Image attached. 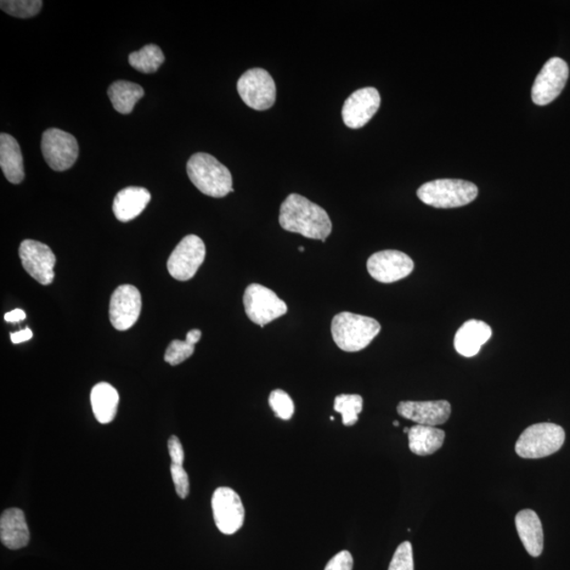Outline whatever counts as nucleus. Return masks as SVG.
Masks as SVG:
<instances>
[{
	"mask_svg": "<svg viewBox=\"0 0 570 570\" xmlns=\"http://www.w3.org/2000/svg\"><path fill=\"white\" fill-rule=\"evenodd\" d=\"M279 223L290 233L325 242L332 231L329 214L306 197L292 194L280 207Z\"/></svg>",
	"mask_w": 570,
	"mask_h": 570,
	"instance_id": "obj_1",
	"label": "nucleus"
},
{
	"mask_svg": "<svg viewBox=\"0 0 570 570\" xmlns=\"http://www.w3.org/2000/svg\"><path fill=\"white\" fill-rule=\"evenodd\" d=\"M332 336L344 352H359L380 334L381 326L374 318L349 312L337 314L332 321Z\"/></svg>",
	"mask_w": 570,
	"mask_h": 570,
	"instance_id": "obj_2",
	"label": "nucleus"
},
{
	"mask_svg": "<svg viewBox=\"0 0 570 570\" xmlns=\"http://www.w3.org/2000/svg\"><path fill=\"white\" fill-rule=\"evenodd\" d=\"M188 174L191 183L206 196L223 197L234 191L233 177L229 168L205 152L190 157Z\"/></svg>",
	"mask_w": 570,
	"mask_h": 570,
	"instance_id": "obj_3",
	"label": "nucleus"
},
{
	"mask_svg": "<svg viewBox=\"0 0 570 570\" xmlns=\"http://www.w3.org/2000/svg\"><path fill=\"white\" fill-rule=\"evenodd\" d=\"M478 195L476 184L456 179L434 180L417 190V197L421 202L436 208L465 206L476 200Z\"/></svg>",
	"mask_w": 570,
	"mask_h": 570,
	"instance_id": "obj_4",
	"label": "nucleus"
},
{
	"mask_svg": "<svg viewBox=\"0 0 570 570\" xmlns=\"http://www.w3.org/2000/svg\"><path fill=\"white\" fill-rule=\"evenodd\" d=\"M566 442V431L552 422H541L525 430L516 444V453L523 459H542L558 453Z\"/></svg>",
	"mask_w": 570,
	"mask_h": 570,
	"instance_id": "obj_5",
	"label": "nucleus"
},
{
	"mask_svg": "<svg viewBox=\"0 0 570 570\" xmlns=\"http://www.w3.org/2000/svg\"><path fill=\"white\" fill-rule=\"evenodd\" d=\"M244 304L247 317L261 327L287 312L285 302L281 301L275 292L258 284L246 287Z\"/></svg>",
	"mask_w": 570,
	"mask_h": 570,
	"instance_id": "obj_6",
	"label": "nucleus"
},
{
	"mask_svg": "<svg viewBox=\"0 0 570 570\" xmlns=\"http://www.w3.org/2000/svg\"><path fill=\"white\" fill-rule=\"evenodd\" d=\"M242 100L252 109L268 110L275 104L276 84L272 76L261 68L248 70L237 84Z\"/></svg>",
	"mask_w": 570,
	"mask_h": 570,
	"instance_id": "obj_7",
	"label": "nucleus"
},
{
	"mask_svg": "<svg viewBox=\"0 0 570 570\" xmlns=\"http://www.w3.org/2000/svg\"><path fill=\"white\" fill-rule=\"evenodd\" d=\"M205 245L200 237L186 236L174 248L168 259V272L174 279L188 281L194 277L197 269L205 262Z\"/></svg>",
	"mask_w": 570,
	"mask_h": 570,
	"instance_id": "obj_8",
	"label": "nucleus"
},
{
	"mask_svg": "<svg viewBox=\"0 0 570 570\" xmlns=\"http://www.w3.org/2000/svg\"><path fill=\"white\" fill-rule=\"evenodd\" d=\"M78 143L72 134L58 128L44 132L42 152L44 161L55 172H65L75 165L78 157Z\"/></svg>",
	"mask_w": 570,
	"mask_h": 570,
	"instance_id": "obj_9",
	"label": "nucleus"
},
{
	"mask_svg": "<svg viewBox=\"0 0 570 570\" xmlns=\"http://www.w3.org/2000/svg\"><path fill=\"white\" fill-rule=\"evenodd\" d=\"M213 520L224 534H234L244 526L245 510L238 494L229 487L214 491L212 499Z\"/></svg>",
	"mask_w": 570,
	"mask_h": 570,
	"instance_id": "obj_10",
	"label": "nucleus"
},
{
	"mask_svg": "<svg viewBox=\"0 0 570 570\" xmlns=\"http://www.w3.org/2000/svg\"><path fill=\"white\" fill-rule=\"evenodd\" d=\"M366 269L374 278L381 284H393L402 280L413 272L414 262L403 252L381 251L373 253L366 262Z\"/></svg>",
	"mask_w": 570,
	"mask_h": 570,
	"instance_id": "obj_11",
	"label": "nucleus"
},
{
	"mask_svg": "<svg viewBox=\"0 0 570 570\" xmlns=\"http://www.w3.org/2000/svg\"><path fill=\"white\" fill-rule=\"evenodd\" d=\"M569 69L566 60L552 58L542 68L535 78L532 98L534 103L545 106L555 100L562 92L568 80Z\"/></svg>",
	"mask_w": 570,
	"mask_h": 570,
	"instance_id": "obj_12",
	"label": "nucleus"
},
{
	"mask_svg": "<svg viewBox=\"0 0 570 570\" xmlns=\"http://www.w3.org/2000/svg\"><path fill=\"white\" fill-rule=\"evenodd\" d=\"M20 257L26 272L43 285L54 280L55 255L51 248L36 240H25L20 246Z\"/></svg>",
	"mask_w": 570,
	"mask_h": 570,
	"instance_id": "obj_13",
	"label": "nucleus"
},
{
	"mask_svg": "<svg viewBox=\"0 0 570 570\" xmlns=\"http://www.w3.org/2000/svg\"><path fill=\"white\" fill-rule=\"evenodd\" d=\"M140 309H142V297L137 287L131 285H123L112 293L109 308L111 325L118 331L131 329L137 323Z\"/></svg>",
	"mask_w": 570,
	"mask_h": 570,
	"instance_id": "obj_14",
	"label": "nucleus"
},
{
	"mask_svg": "<svg viewBox=\"0 0 570 570\" xmlns=\"http://www.w3.org/2000/svg\"><path fill=\"white\" fill-rule=\"evenodd\" d=\"M381 94L373 87L358 89L342 107V120L346 126L352 129L364 127L380 109Z\"/></svg>",
	"mask_w": 570,
	"mask_h": 570,
	"instance_id": "obj_15",
	"label": "nucleus"
},
{
	"mask_svg": "<svg viewBox=\"0 0 570 570\" xmlns=\"http://www.w3.org/2000/svg\"><path fill=\"white\" fill-rule=\"evenodd\" d=\"M397 412L400 416L417 425L437 427L449 420L451 405L447 400L402 402L397 405Z\"/></svg>",
	"mask_w": 570,
	"mask_h": 570,
	"instance_id": "obj_16",
	"label": "nucleus"
},
{
	"mask_svg": "<svg viewBox=\"0 0 570 570\" xmlns=\"http://www.w3.org/2000/svg\"><path fill=\"white\" fill-rule=\"evenodd\" d=\"M0 540L9 550L24 549L30 541V530L28 527L24 511L19 508H10L3 512L0 518Z\"/></svg>",
	"mask_w": 570,
	"mask_h": 570,
	"instance_id": "obj_17",
	"label": "nucleus"
},
{
	"mask_svg": "<svg viewBox=\"0 0 570 570\" xmlns=\"http://www.w3.org/2000/svg\"><path fill=\"white\" fill-rule=\"evenodd\" d=\"M491 336L493 330L489 325L481 320H468L456 332L454 348L462 357H473L481 351Z\"/></svg>",
	"mask_w": 570,
	"mask_h": 570,
	"instance_id": "obj_18",
	"label": "nucleus"
},
{
	"mask_svg": "<svg viewBox=\"0 0 570 570\" xmlns=\"http://www.w3.org/2000/svg\"><path fill=\"white\" fill-rule=\"evenodd\" d=\"M516 527L528 554L534 558L540 557L544 549V534L537 513L532 510L518 512Z\"/></svg>",
	"mask_w": 570,
	"mask_h": 570,
	"instance_id": "obj_19",
	"label": "nucleus"
},
{
	"mask_svg": "<svg viewBox=\"0 0 570 570\" xmlns=\"http://www.w3.org/2000/svg\"><path fill=\"white\" fill-rule=\"evenodd\" d=\"M151 195L144 188L124 189L118 191L114 200V213L121 222H129L140 216L149 205Z\"/></svg>",
	"mask_w": 570,
	"mask_h": 570,
	"instance_id": "obj_20",
	"label": "nucleus"
},
{
	"mask_svg": "<svg viewBox=\"0 0 570 570\" xmlns=\"http://www.w3.org/2000/svg\"><path fill=\"white\" fill-rule=\"evenodd\" d=\"M0 167L10 183L20 184L24 181V159L20 144L8 133L0 134Z\"/></svg>",
	"mask_w": 570,
	"mask_h": 570,
	"instance_id": "obj_21",
	"label": "nucleus"
},
{
	"mask_svg": "<svg viewBox=\"0 0 570 570\" xmlns=\"http://www.w3.org/2000/svg\"><path fill=\"white\" fill-rule=\"evenodd\" d=\"M92 405L95 419L100 424H109L116 419L120 397L115 387L110 383L100 382L92 391Z\"/></svg>",
	"mask_w": 570,
	"mask_h": 570,
	"instance_id": "obj_22",
	"label": "nucleus"
},
{
	"mask_svg": "<svg viewBox=\"0 0 570 570\" xmlns=\"http://www.w3.org/2000/svg\"><path fill=\"white\" fill-rule=\"evenodd\" d=\"M408 438L411 453L426 456L442 448L446 433L437 427L416 425L410 428Z\"/></svg>",
	"mask_w": 570,
	"mask_h": 570,
	"instance_id": "obj_23",
	"label": "nucleus"
},
{
	"mask_svg": "<svg viewBox=\"0 0 570 570\" xmlns=\"http://www.w3.org/2000/svg\"><path fill=\"white\" fill-rule=\"evenodd\" d=\"M108 97L118 114L129 115L144 97V89L135 83L116 81L109 87Z\"/></svg>",
	"mask_w": 570,
	"mask_h": 570,
	"instance_id": "obj_24",
	"label": "nucleus"
},
{
	"mask_svg": "<svg viewBox=\"0 0 570 570\" xmlns=\"http://www.w3.org/2000/svg\"><path fill=\"white\" fill-rule=\"evenodd\" d=\"M165 61L163 51L157 44H147L129 55V64L133 69L142 73H155Z\"/></svg>",
	"mask_w": 570,
	"mask_h": 570,
	"instance_id": "obj_25",
	"label": "nucleus"
},
{
	"mask_svg": "<svg viewBox=\"0 0 570 570\" xmlns=\"http://www.w3.org/2000/svg\"><path fill=\"white\" fill-rule=\"evenodd\" d=\"M202 333L200 330H191L189 332L186 340L173 341L166 349L165 358L166 363L171 365H178L184 363L195 352V346L200 341Z\"/></svg>",
	"mask_w": 570,
	"mask_h": 570,
	"instance_id": "obj_26",
	"label": "nucleus"
},
{
	"mask_svg": "<svg viewBox=\"0 0 570 570\" xmlns=\"http://www.w3.org/2000/svg\"><path fill=\"white\" fill-rule=\"evenodd\" d=\"M363 407L364 399L357 394H341L335 398L334 409L341 414L343 425L347 427L357 424Z\"/></svg>",
	"mask_w": 570,
	"mask_h": 570,
	"instance_id": "obj_27",
	"label": "nucleus"
},
{
	"mask_svg": "<svg viewBox=\"0 0 570 570\" xmlns=\"http://www.w3.org/2000/svg\"><path fill=\"white\" fill-rule=\"evenodd\" d=\"M43 2L41 0H3L0 3V8L5 13L19 17V19H29L36 16L42 10Z\"/></svg>",
	"mask_w": 570,
	"mask_h": 570,
	"instance_id": "obj_28",
	"label": "nucleus"
},
{
	"mask_svg": "<svg viewBox=\"0 0 570 570\" xmlns=\"http://www.w3.org/2000/svg\"><path fill=\"white\" fill-rule=\"evenodd\" d=\"M269 404L274 411L276 416L280 420L289 421L295 412L293 399L290 395L284 390H274L269 395Z\"/></svg>",
	"mask_w": 570,
	"mask_h": 570,
	"instance_id": "obj_29",
	"label": "nucleus"
},
{
	"mask_svg": "<svg viewBox=\"0 0 570 570\" xmlns=\"http://www.w3.org/2000/svg\"><path fill=\"white\" fill-rule=\"evenodd\" d=\"M388 570H414L413 550L410 542L397 547Z\"/></svg>",
	"mask_w": 570,
	"mask_h": 570,
	"instance_id": "obj_30",
	"label": "nucleus"
},
{
	"mask_svg": "<svg viewBox=\"0 0 570 570\" xmlns=\"http://www.w3.org/2000/svg\"><path fill=\"white\" fill-rule=\"evenodd\" d=\"M172 478L176 486L177 494L181 499L188 498L189 494V478L188 472L185 471L182 465L172 464Z\"/></svg>",
	"mask_w": 570,
	"mask_h": 570,
	"instance_id": "obj_31",
	"label": "nucleus"
},
{
	"mask_svg": "<svg viewBox=\"0 0 570 570\" xmlns=\"http://www.w3.org/2000/svg\"><path fill=\"white\" fill-rule=\"evenodd\" d=\"M325 570H353V557L348 550L341 551L326 564Z\"/></svg>",
	"mask_w": 570,
	"mask_h": 570,
	"instance_id": "obj_32",
	"label": "nucleus"
},
{
	"mask_svg": "<svg viewBox=\"0 0 570 570\" xmlns=\"http://www.w3.org/2000/svg\"><path fill=\"white\" fill-rule=\"evenodd\" d=\"M168 451L173 464L182 465L184 462V450L183 446L181 444L177 437H172L168 440Z\"/></svg>",
	"mask_w": 570,
	"mask_h": 570,
	"instance_id": "obj_33",
	"label": "nucleus"
},
{
	"mask_svg": "<svg viewBox=\"0 0 570 570\" xmlns=\"http://www.w3.org/2000/svg\"><path fill=\"white\" fill-rule=\"evenodd\" d=\"M32 337V331L29 329V327H26L25 330L12 333V334H11V341H12V342L15 344H19L30 341Z\"/></svg>",
	"mask_w": 570,
	"mask_h": 570,
	"instance_id": "obj_34",
	"label": "nucleus"
},
{
	"mask_svg": "<svg viewBox=\"0 0 570 570\" xmlns=\"http://www.w3.org/2000/svg\"><path fill=\"white\" fill-rule=\"evenodd\" d=\"M25 319L26 313L20 309L11 310V312L4 315V320L7 321V323L17 324Z\"/></svg>",
	"mask_w": 570,
	"mask_h": 570,
	"instance_id": "obj_35",
	"label": "nucleus"
},
{
	"mask_svg": "<svg viewBox=\"0 0 570 570\" xmlns=\"http://www.w3.org/2000/svg\"><path fill=\"white\" fill-rule=\"evenodd\" d=\"M393 425H394L395 427H398V426H399V422H398L397 421H395L393 422Z\"/></svg>",
	"mask_w": 570,
	"mask_h": 570,
	"instance_id": "obj_36",
	"label": "nucleus"
},
{
	"mask_svg": "<svg viewBox=\"0 0 570 570\" xmlns=\"http://www.w3.org/2000/svg\"><path fill=\"white\" fill-rule=\"evenodd\" d=\"M409 431H410V428H405V429H404V432H405V433H407V434H408V433H409Z\"/></svg>",
	"mask_w": 570,
	"mask_h": 570,
	"instance_id": "obj_37",
	"label": "nucleus"
},
{
	"mask_svg": "<svg viewBox=\"0 0 570 570\" xmlns=\"http://www.w3.org/2000/svg\"><path fill=\"white\" fill-rule=\"evenodd\" d=\"M298 250H299V252L302 253V252H304V247L301 246V247L298 248Z\"/></svg>",
	"mask_w": 570,
	"mask_h": 570,
	"instance_id": "obj_38",
	"label": "nucleus"
}]
</instances>
